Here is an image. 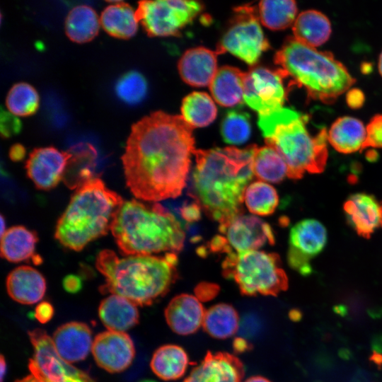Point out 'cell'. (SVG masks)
I'll return each mask as SVG.
<instances>
[{
	"mask_svg": "<svg viewBox=\"0 0 382 382\" xmlns=\"http://www.w3.org/2000/svg\"><path fill=\"white\" fill-rule=\"evenodd\" d=\"M101 13L100 23L110 36L118 39H129L138 29V21L133 8L122 1H108Z\"/></svg>",
	"mask_w": 382,
	"mask_h": 382,
	"instance_id": "cell-27",
	"label": "cell"
},
{
	"mask_svg": "<svg viewBox=\"0 0 382 382\" xmlns=\"http://www.w3.org/2000/svg\"><path fill=\"white\" fill-rule=\"evenodd\" d=\"M22 129L20 120L13 114L3 110L0 114V132L4 138H9L18 134Z\"/></svg>",
	"mask_w": 382,
	"mask_h": 382,
	"instance_id": "cell-40",
	"label": "cell"
},
{
	"mask_svg": "<svg viewBox=\"0 0 382 382\" xmlns=\"http://www.w3.org/2000/svg\"><path fill=\"white\" fill-rule=\"evenodd\" d=\"M254 175L261 180L277 183L288 176V166L282 156L267 145L256 146L253 156Z\"/></svg>",
	"mask_w": 382,
	"mask_h": 382,
	"instance_id": "cell-33",
	"label": "cell"
},
{
	"mask_svg": "<svg viewBox=\"0 0 382 382\" xmlns=\"http://www.w3.org/2000/svg\"><path fill=\"white\" fill-rule=\"evenodd\" d=\"M328 141L338 152L352 154L366 148V129L359 119L344 116L337 118L328 132Z\"/></svg>",
	"mask_w": 382,
	"mask_h": 382,
	"instance_id": "cell-24",
	"label": "cell"
},
{
	"mask_svg": "<svg viewBox=\"0 0 382 382\" xmlns=\"http://www.w3.org/2000/svg\"><path fill=\"white\" fill-rule=\"evenodd\" d=\"M62 285L67 292L75 294L81 289L82 282L78 275L69 274L64 278Z\"/></svg>",
	"mask_w": 382,
	"mask_h": 382,
	"instance_id": "cell-44",
	"label": "cell"
},
{
	"mask_svg": "<svg viewBox=\"0 0 382 382\" xmlns=\"http://www.w3.org/2000/svg\"><path fill=\"white\" fill-rule=\"evenodd\" d=\"M0 367H1L0 381H1V382H3L4 380V376L6 375V362L5 358H4V357L3 355H1Z\"/></svg>",
	"mask_w": 382,
	"mask_h": 382,
	"instance_id": "cell-48",
	"label": "cell"
},
{
	"mask_svg": "<svg viewBox=\"0 0 382 382\" xmlns=\"http://www.w3.org/2000/svg\"><path fill=\"white\" fill-rule=\"evenodd\" d=\"M219 288L215 284H201L195 289L197 298L199 301L212 299L218 293Z\"/></svg>",
	"mask_w": 382,
	"mask_h": 382,
	"instance_id": "cell-43",
	"label": "cell"
},
{
	"mask_svg": "<svg viewBox=\"0 0 382 382\" xmlns=\"http://www.w3.org/2000/svg\"><path fill=\"white\" fill-rule=\"evenodd\" d=\"M37 242L35 231L23 226H12L1 237V256L11 262L33 259Z\"/></svg>",
	"mask_w": 382,
	"mask_h": 382,
	"instance_id": "cell-28",
	"label": "cell"
},
{
	"mask_svg": "<svg viewBox=\"0 0 382 382\" xmlns=\"http://www.w3.org/2000/svg\"><path fill=\"white\" fill-rule=\"evenodd\" d=\"M122 197L94 178L77 187L57 221L54 238L64 247L83 250L110 230L113 219L123 204Z\"/></svg>",
	"mask_w": 382,
	"mask_h": 382,
	"instance_id": "cell-6",
	"label": "cell"
},
{
	"mask_svg": "<svg viewBox=\"0 0 382 382\" xmlns=\"http://www.w3.org/2000/svg\"><path fill=\"white\" fill-rule=\"evenodd\" d=\"M292 30L294 37L308 47L316 48L324 44L331 34L328 17L316 10H307L296 17Z\"/></svg>",
	"mask_w": 382,
	"mask_h": 382,
	"instance_id": "cell-26",
	"label": "cell"
},
{
	"mask_svg": "<svg viewBox=\"0 0 382 382\" xmlns=\"http://www.w3.org/2000/svg\"><path fill=\"white\" fill-rule=\"evenodd\" d=\"M205 310L197 296L182 294L171 299L164 315L170 328L175 333H195L203 324Z\"/></svg>",
	"mask_w": 382,
	"mask_h": 382,
	"instance_id": "cell-20",
	"label": "cell"
},
{
	"mask_svg": "<svg viewBox=\"0 0 382 382\" xmlns=\"http://www.w3.org/2000/svg\"><path fill=\"white\" fill-rule=\"evenodd\" d=\"M216 115V105L206 93L192 92L183 100L181 116L194 129L210 125Z\"/></svg>",
	"mask_w": 382,
	"mask_h": 382,
	"instance_id": "cell-32",
	"label": "cell"
},
{
	"mask_svg": "<svg viewBox=\"0 0 382 382\" xmlns=\"http://www.w3.org/2000/svg\"><path fill=\"white\" fill-rule=\"evenodd\" d=\"M92 354L96 364L110 373H118L127 369L135 356L131 337L122 332L108 330L95 337Z\"/></svg>",
	"mask_w": 382,
	"mask_h": 382,
	"instance_id": "cell-16",
	"label": "cell"
},
{
	"mask_svg": "<svg viewBox=\"0 0 382 382\" xmlns=\"http://www.w3.org/2000/svg\"><path fill=\"white\" fill-rule=\"evenodd\" d=\"M52 339L58 354L69 364L86 358L93 342L90 328L80 322L62 325L54 331Z\"/></svg>",
	"mask_w": 382,
	"mask_h": 382,
	"instance_id": "cell-19",
	"label": "cell"
},
{
	"mask_svg": "<svg viewBox=\"0 0 382 382\" xmlns=\"http://www.w3.org/2000/svg\"><path fill=\"white\" fill-rule=\"evenodd\" d=\"M378 68L380 74L382 76V52H381L378 58Z\"/></svg>",
	"mask_w": 382,
	"mask_h": 382,
	"instance_id": "cell-51",
	"label": "cell"
},
{
	"mask_svg": "<svg viewBox=\"0 0 382 382\" xmlns=\"http://www.w3.org/2000/svg\"><path fill=\"white\" fill-rule=\"evenodd\" d=\"M73 154L54 146L34 149L25 162L27 175L35 187L48 190L63 180Z\"/></svg>",
	"mask_w": 382,
	"mask_h": 382,
	"instance_id": "cell-15",
	"label": "cell"
},
{
	"mask_svg": "<svg viewBox=\"0 0 382 382\" xmlns=\"http://www.w3.org/2000/svg\"><path fill=\"white\" fill-rule=\"evenodd\" d=\"M6 106L8 111L16 116L32 115L39 108V95L30 83H16L12 86L6 95Z\"/></svg>",
	"mask_w": 382,
	"mask_h": 382,
	"instance_id": "cell-36",
	"label": "cell"
},
{
	"mask_svg": "<svg viewBox=\"0 0 382 382\" xmlns=\"http://www.w3.org/2000/svg\"><path fill=\"white\" fill-rule=\"evenodd\" d=\"M100 19L96 11L88 5L73 7L65 19V33L76 43L91 41L99 32Z\"/></svg>",
	"mask_w": 382,
	"mask_h": 382,
	"instance_id": "cell-30",
	"label": "cell"
},
{
	"mask_svg": "<svg viewBox=\"0 0 382 382\" xmlns=\"http://www.w3.org/2000/svg\"><path fill=\"white\" fill-rule=\"evenodd\" d=\"M203 328L216 339H226L238 330L239 317L236 310L227 303H218L205 311Z\"/></svg>",
	"mask_w": 382,
	"mask_h": 382,
	"instance_id": "cell-31",
	"label": "cell"
},
{
	"mask_svg": "<svg viewBox=\"0 0 382 382\" xmlns=\"http://www.w3.org/2000/svg\"><path fill=\"white\" fill-rule=\"evenodd\" d=\"M351 226L361 237L368 238L382 228V202L366 193H355L344 204Z\"/></svg>",
	"mask_w": 382,
	"mask_h": 382,
	"instance_id": "cell-18",
	"label": "cell"
},
{
	"mask_svg": "<svg viewBox=\"0 0 382 382\" xmlns=\"http://www.w3.org/2000/svg\"><path fill=\"white\" fill-rule=\"evenodd\" d=\"M217 55L216 52L203 47L187 50L178 62L180 77L194 87L209 86L219 69Z\"/></svg>",
	"mask_w": 382,
	"mask_h": 382,
	"instance_id": "cell-21",
	"label": "cell"
},
{
	"mask_svg": "<svg viewBox=\"0 0 382 382\" xmlns=\"http://www.w3.org/2000/svg\"><path fill=\"white\" fill-rule=\"evenodd\" d=\"M202 8V4L194 1H141L135 15L149 36H175L192 22Z\"/></svg>",
	"mask_w": 382,
	"mask_h": 382,
	"instance_id": "cell-9",
	"label": "cell"
},
{
	"mask_svg": "<svg viewBox=\"0 0 382 382\" xmlns=\"http://www.w3.org/2000/svg\"><path fill=\"white\" fill-rule=\"evenodd\" d=\"M243 382H271V381L263 376H251L247 378Z\"/></svg>",
	"mask_w": 382,
	"mask_h": 382,
	"instance_id": "cell-49",
	"label": "cell"
},
{
	"mask_svg": "<svg viewBox=\"0 0 382 382\" xmlns=\"http://www.w3.org/2000/svg\"><path fill=\"white\" fill-rule=\"evenodd\" d=\"M34 349L28 367L32 374L47 382H95L87 374L58 354L52 339L42 329L28 332Z\"/></svg>",
	"mask_w": 382,
	"mask_h": 382,
	"instance_id": "cell-12",
	"label": "cell"
},
{
	"mask_svg": "<svg viewBox=\"0 0 382 382\" xmlns=\"http://www.w3.org/2000/svg\"><path fill=\"white\" fill-rule=\"evenodd\" d=\"M223 275L233 280L248 296H277L288 288V278L279 255L254 250L227 254L222 262Z\"/></svg>",
	"mask_w": 382,
	"mask_h": 382,
	"instance_id": "cell-8",
	"label": "cell"
},
{
	"mask_svg": "<svg viewBox=\"0 0 382 382\" xmlns=\"http://www.w3.org/2000/svg\"><path fill=\"white\" fill-rule=\"evenodd\" d=\"M98 315L108 330L122 332L135 326L139 319L137 305L116 294L110 295L100 302Z\"/></svg>",
	"mask_w": 382,
	"mask_h": 382,
	"instance_id": "cell-23",
	"label": "cell"
},
{
	"mask_svg": "<svg viewBox=\"0 0 382 382\" xmlns=\"http://www.w3.org/2000/svg\"><path fill=\"white\" fill-rule=\"evenodd\" d=\"M306 122V117L284 107L267 115H258L257 125L266 145L282 156L291 179H299L306 172L321 173L327 163L326 129L312 137Z\"/></svg>",
	"mask_w": 382,
	"mask_h": 382,
	"instance_id": "cell-7",
	"label": "cell"
},
{
	"mask_svg": "<svg viewBox=\"0 0 382 382\" xmlns=\"http://www.w3.org/2000/svg\"><path fill=\"white\" fill-rule=\"evenodd\" d=\"M219 231L221 234L214 237L208 245L212 253H238L275 242L270 225L253 215L240 214L219 225Z\"/></svg>",
	"mask_w": 382,
	"mask_h": 382,
	"instance_id": "cell-11",
	"label": "cell"
},
{
	"mask_svg": "<svg viewBox=\"0 0 382 382\" xmlns=\"http://www.w3.org/2000/svg\"><path fill=\"white\" fill-rule=\"evenodd\" d=\"M251 126L249 115L236 110L227 112L221 125V134L224 142L238 145L250 137Z\"/></svg>",
	"mask_w": 382,
	"mask_h": 382,
	"instance_id": "cell-37",
	"label": "cell"
},
{
	"mask_svg": "<svg viewBox=\"0 0 382 382\" xmlns=\"http://www.w3.org/2000/svg\"><path fill=\"white\" fill-rule=\"evenodd\" d=\"M256 145L240 149L233 146L194 151L192 196L212 219L219 225L243 214L242 204L254 175Z\"/></svg>",
	"mask_w": 382,
	"mask_h": 382,
	"instance_id": "cell-2",
	"label": "cell"
},
{
	"mask_svg": "<svg viewBox=\"0 0 382 382\" xmlns=\"http://www.w3.org/2000/svg\"><path fill=\"white\" fill-rule=\"evenodd\" d=\"M201 207L195 202V203L185 205L180 210L182 217L189 222L198 221L200 218Z\"/></svg>",
	"mask_w": 382,
	"mask_h": 382,
	"instance_id": "cell-42",
	"label": "cell"
},
{
	"mask_svg": "<svg viewBox=\"0 0 382 382\" xmlns=\"http://www.w3.org/2000/svg\"><path fill=\"white\" fill-rule=\"evenodd\" d=\"M193 129L181 115L163 111L132 125L121 159L134 197L158 202L181 194L195 151Z\"/></svg>",
	"mask_w": 382,
	"mask_h": 382,
	"instance_id": "cell-1",
	"label": "cell"
},
{
	"mask_svg": "<svg viewBox=\"0 0 382 382\" xmlns=\"http://www.w3.org/2000/svg\"><path fill=\"white\" fill-rule=\"evenodd\" d=\"M245 72L231 66L218 69L209 88L215 101L224 107H233L243 100Z\"/></svg>",
	"mask_w": 382,
	"mask_h": 382,
	"instance_id": "cell-25",
	"label": "cell"
},
{
	"mask_svg": "<svg viewBox=\"0 0 382 382\" xmlns=\"http://www.w3.org/2000/svg\"><path fill=\"white\" fill-rule=\"evenodd\" d=\"M297 6L294 1H261L257 6V16L263 25L273 30H283L294 24Z\"/></svg>",
	"mask_w": 382,
	"mask_h": 382,
	"instance_id": "cell-34",
	"label": "cell"
},
{
	"mask_svg": "<svg viewBox=\"0 0 382 382\" xmlns=\"http://www.w3.org/2000/svg\"><path fill=\"white\" fill-rule=\"evenodd\" d=\"M115 93L117 97L129 105H136L143 100L147 93V82L138 71H130L117 81Z\"/></svg>",
	"mask_w": 382,
	"mask_h": 382,
	"instance_id": "cell-38",
	"label": "cell"
},
{
	"mask_svg": "<svg viewBox=\"0 0 382 382\" xmlns=\"http://www.w3.org/2000/svg\"><path fill=\"white\" fill-rule=\"evenodd\" d=\"M188 365L189 357L186 352L176 345H166L158 347L150 362L153 372L165 381L180 378L185 373Z\"/></svg>",
	"mask_w": 382,
	"mask_h": 382,
	"instance_id": "cell-29",
	"label": "cell"
},
{
	"mask_svg": "<svg viewBox=\"0 0 382 382\" xmlns=\"http://www.w3.org/2000/svg\"><path fill=\"white\" fill-rule=\"evenodd\" d=\"M364 96L359 90H352L347 94V103L350 107L357 108L362 105Z\"/></svg>",
	"mask_w": 382,
	"mask_h": 382,
	"instance_id": "cell-45",
	"label": "cell"
},
{
	"mask_svg": "<svg viewBox=\"0 0 382 382\" xmlns=\"http://www.w3.org/2000/svg\"><path fill=\"white\" fill-rule=\"evenodd\" d=\"M366 148H382V114L374 115L366 125Z\"/></svg>",
	"mask_w": 382,
	"mask_h": 382,
	"instance_id": "cell-39",
	"label": "cell"
},
{
	"mask_svg": "<svg viewBox=\"0 0 382 382\" xmlns=\"http://www.w3.org/2000/svg\"><path fill=\"white\" fill-rule=\"evenodd\" d=\"M277 70L253 66L245 72L243 101L258 115H267L283 108L286 91Z\"/></svg>",
	"mask_w": 382,
	"mask_h": 382,
	"instance_id": "cell-13",
	"label": "cell"
},
{
	"mask_svg": "<svg viewBox=\"0 0 382 382\" xmlns=\"http://www.w3.org/2000/svg\"><path fill=\"white\" fill-rule=\"evenodd\" d=\"M328 235L318 220L306 219L297 222L289 232V265L303 275L311 272L310 261L324 248Z\"/></svg>",
	"mask_w": 382,
	"mask_h": 382,
	"instance_id": "cell-14",
	"label": "cell"
},
{
	"mask_svg": "<svg viewBox=\"0 0 382 382\" xmlns=\"http://www.w3.org/2000/svg\"><path fill=\"white\" fill-rule=\"evenodd\" d=\"M15 382H47V381L31 374L30 375H28L21 379L16 380Z\"/></svg>",
	"mask_w": 382,
	"mask_h": 382,
	"instance_id": "cell-47",
	"label": "cell"
},
{
	"mask_svg": "<svg viewBox=\"0 0 382 382\" xmlns=\"http://www.w3.org/2000/svg\"><path fill=\"white\" fill-rule=\"evenodd\" d=\"M25 147L23 145L15 144L11 146L8 156L12 161H20L25 157Z\"/></svg>",
	"mask_w": 382,
	"mask_h": 382,
	"instance_id": "cell-46",
	"label": "cell"
},
{
	"mask_svg": "<svg viewBox=\"0 0 382 382\" xmlns=\"http://www.w3.org/2000/svg\"><path fill=\"white\" fill-rule=\"evenodd\" d=\"M231 25L218 44L217 54L229 52L246 64L253 66L270 47L259 23L255 8L238 7Z\"/></svg>",
	"mask_w": 382,
	"mask_h": 382,
	"instance_id": "cell-10",
	"label": "cell"
},
{
	"mask_svg": "<svg viewBox=\"0 0 382 382\" xmlns=\"http://www.w3.org/2000/svg\"><path fill=\"white\" fill-rule=\"evenodd\" d=\"M244 202L248 210L256 215H270L276 210L279 203L277 190L262 181L250 183L244 194Z\"/></svg>",
	"mask_w": 382,
	"mask_h": 382,
	"instance_id": "cell-35",
	"label": "cell"
},
{
	"mask_svg": "<svg viewBox=\"0 0 382 382\" xmlns=\"http://www.w3.org/2000/svg\"><path fill=\"white\" fill-rule=\"evenodd\" d=\"M53 314V306L49 302L42 301L35 308V317L41 323H46L50 320Z\"/></svg>",
	"mask_w": 382,
	"mask_h": 382,
	"instance_id": "cell-41",
	"label": "cell"
},
{
	"mask_svg": "<svg viewBox=\"0 0 382 382\" xmlns=\"http://www.w3.org/2000/svg\"><path fill=\"white\" fill-rule=\"evenodd\" d=\"M177 263V254L173 253L120 257L111 250H103L96 261V268L105 277L100 289L123 296L137 306H149L175 282Z\"/></svg>",
	"mask_w": 382,
	"mask_h": 382,
	"instance_id": "cell-3",
	"label": "cell"
},
{
	"mask_svg": "<svg viewBox=\"0 0 382 382\" xmlns=\"http://www.w3.org/2000/svg\"><path fill=\"white\" fill-rule=\"evenodd\" d=\"M244 373L242 361L233 354L208 352L182 382H241Z\"/></svg>",
	"mask_w": 382,
	"mask_h": 382,
	"instance_id": "cell-17",
	"label": "cell"
},
{
	"mask_svg": "<svg viewBox=\"0 0 382 382\" xmlns=\"http://www.w3.org/2000/svg\"><path fill=\"white\" fill-rule=\"evenodd\" d=\"M5 224H6L5 219H4V216H3V214H1V237L6 232V231H5V228H6Z\"/></svg>",
	"mask_w": 382,
	"mask_h": 382,
	"instance_id": "cell-50",
	"label": "cell"
},
{
	"mask_svg": "<svg viewBox=\"0 0 382 382\" xmlns=\"http://www.w3.org/2000/svg\"><path fill=\"white\" fill-rule=\"evenodd\" d=\"M110 231L126 256L176 253L183 249L185 237L179 221L162 204H145L135 199L124 201Z\"/></svg>",
	"mask_w": 382,
	"mask_h": 382,
	"instance_id": "cell-4",
	"label": "cell"
},
{
	"mask_svg": "<svg viewBox=\"0 0 382 382\" xmlns=\"http://www.w3.org/2000/svg\"><path fill=\"white\" fill-rule=\"evenodd\" d=\"M46 281L36 269L26 265L13 269L7 276L6 289L10 297L22 304L40 301L46 292Z\"/></svg>",
	"mask_w": 382,
	"mask_h": 382,
	"instance_id": "cell-22",
	"label": "cell"
},
{
	"mask_svg": "<svg viewBox=\"0 0 382 382\" xmlns=\"http://www.w3.org/2000/svg\"><path fill=\"white\" fill-rule=\"evenodd\" d=\"M283 78L303 88L311 99L332 103L354 83L347 68L330 52H322L289 37L274 55Z\"/></svg>",
	"mask_w": 382,
	"mask_h": 382,
	"instance_id": "cell-5",
	"label": "cell"
}]
</instances>
